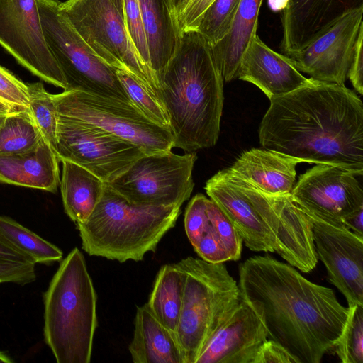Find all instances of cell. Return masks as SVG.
Masks as SVG:
<instances>
[{
  "label": "cell",
  "instance_id": "obj_1",
  "mask_svg": "<svg viewBox=\"0 0 363 363\" xmlns=\"http://www.w3.org/2000/svg\"><path fill=\"white\" fill-rule=\"evenodd\" d=\"M241 298L262 320L270 340L299 363H319L333 349L349 317L334 291L269 256L240 264Z\"/></svg>",
  "mask_w": 363,
  "mask_h": 363
},
{
  "label": "cell",
  "instance_id": "obj_2",
  "mask_svg": "<svg viewBox=\"0 0 363 363\" xmlns=\"http://www.w3.org/2000/svg\"><path fill=\"white\" fill-rule=\"evenodd\" d=\"M269 101L259 128L263 148L363 174V104L354 91L312 79Z\"/></svg>",
  "mask_w": 363,
  "mask_h": 363
},
{
  "label": "cell",
  "instance_id": "obj_3",
  "mask_svg": "<svg viewBox=\"0 0 363 363\" xmlns=\"http://www.w3.org/2000/svg\"><path fill=\"white\" fill-rule=\"evenodd\" d=\"M223 80L213 45L196 30L182 31L159 80L158 96L169 116L174 147L192 152L216 144Z\"/></svg>",
  "mask_w": 363,
  "mask_h": 363
},
{
  "label": "cell",
  "instance_id": "obj_4",
  "mask_svg": "<svg viewBox=\"0 0 363 363\" xmlns=\"http://www.w3.org/2000/svg\"><path fill=\"white\" fill-rule=\"evenodd\" d=\"M181 206H140L130 203L105 184L90 216L77 223L83 250L91 256L125 262L142 261L155 252L174 227Z\"/></svg>",
  "mask_w": 363,
  "mask_h": 363
},
{
  "label": "cell",
  "instance_id": "obj_5",
  "mask_svg": "<svg viewBox=\"0 0 363 363\" xmlns=\"http://www.w3.org/2000/svg\"><path fill=\"white\" fill-rule=\"evenodd\" d=\"M96 294L84 257L74 248L44 294V340L57 363H89L97 327Z\"/></svg>",
  "mask_w": 363,
  "mask_h": 363
},
{
  "label": "cell",
  "instance_id": "obj_6",
  "mask_svg": "<svg viewBox=\"0 0 363 363\" xmlns=\"http://www.w3.org/2000/svg\"><path fill=\"white\" fill-rule=\"evenodd\" d=\"M177 264L185 273V286L175 335L184 363H195L241 296L237 282L223 263L188 257Z\"/></svg>",
  "mask_w": 363,
  "mask_h": 363
},
{
  "label": "cell",
  "instance_id": "obj_7",
  "mask_svg": "<svg viewBox=\"0 0 363 363\" xmlns=\"http://www.w3.org/2000/svg\"><path fill=\"white\" fill-rule=\"evenodd\" d=\"M59 9L99 59L135 76L158 95L157 78L130 38L123 0H67Z\"/></svg>",
  "mask_w": 363,
  "mask_h": 363
},
{
  "label": "cell",
  "instance_id": "obj_8",
  "mask_svg": "<svg viewBox=\"0 0 363 363\" xmlns=\"http://www.w3.org/2000/svg\"><path fill=\"white\" fill-rule=\"evenodd\" d=\"M45 41L68 84L79 90L133 104L116 69L104 63L80 37L59 9L58 0H37Z\"/></svg>",
  "mask_w": 363,
  "mask_h": 363
},
{
  "label": "cell",
  "instance_id": "obj_9",
  "mask_svg": "<svg viewBox=\"0 0 363 363\" xmlns=\"http://www.w3.org/2000/svg\"><path fill=\"white\" fill-rule=\"evenodd\" d=\"M58 115L83 121L139 146L146 155L170 151V130L149 120L134 105L79 90L52 94Z\"/></svg>",
  "mask_w": 363,
  "mask_h": 363
},
{
  "label": "cell",
  "instance_id": "obj_10",
  "mask_svg": "<svg viewBox=\"0 0 363 363\" xmlns=\"http://www.w3.org/2000/svg\"><path fill=\"white\" fill-rule=\"evenodd\" d=\"M195 152L171 150L145 155L111 182L105 183L128 201L140 206H182L194 187Z\"/></svg>",
  "mask_w": 363,
  "mask_h": 363
},
{
  "label": "cell",
  "instance_id": "obj_11",
  "mask_svg": "<svg viewBox=\"0 0 363 363\" xmlns=\"http://www.w3.org/2000/svg\"><path fill=\"white\" fill-rule=\"evenodd\" d=\"M146 155L137 145L94 125L58 115L56 155L108 183Z\"/></svg>",
  "mask_w": 363,
  "mask_h": 363
},
{
  "label": "cell",
  "instance_id": "obj_12",
  "mask_svg": "<svg viewBox=\"0 0 363 363\" xmlns=\"http://www.w3.org/2000/svg\"><path fill=\"white\" fill-rule=\"evenodd\" d=\"M228 175L242 189L271 232L274 252L303 272L313 269L318 262L308 215L291 194L270 195L234 176Z\"/></svg>",
  "mask_w": 363,
  "mask_h": 363
},
{
  "label": "cell",
  "instance_id": "obj_13",
  "mask_svg": "<svg viewBox=\"0 0 363 363\" xmlns=\"http://www.w3.org/2000/svg\"><path fill=\"white\" fill-rule=\"evenodd\" d=\"M0 45L33 74L69 89L45 41L37 0H0Z\"/></svg>",
  "mask_w": 363,
  "mask_h": 363
},
{
  "label": "cell",
  "instance_id": "obj_14",
  "mask_svg": "<svg viewBox=\"0 0 363 363\" xmlns=\"http://www.w3.org/2000/svg\"><path fill=\"white\" fill-rule=\"evenodd\" d=\"M362 177L330 164H316L299 176L291 198L304 211L340 227L363 208Z\"/></svg>",
  "mask_w": 363,
  "mask_h": 363
},
{
  "label": "cell",
  "instance_id": "obj_15",
  "mask_svg": "<svg viewBox=\"0 0 363 363\" xmlns=\"http://www.w3.org/2000/svg\"><path fill=\"white\" fill-rule=\"evenodd\" d=\"M363 6L328 26L304 48L289 57L297 69L323 82L344 85L355 43L363 28Z\"/></svg>",
  "mask_w": 363,
  "mask_h": 363
},
{
  "label": "cell",
  "instance_id": "obj_16",
  "mask_svg": "<svg viewBox=\"0 0 363 363\" xmlns=\"http://www.w3.org/2000/svg\"><path fill=\"white\" fill-rule=\"evenodd\" d=\"M306 213L311 222L317 258L325 266L330 281L348 306H363V236Z\"/></svg>",
  "mask_w": 363,
  "mask_h": 363
},
{
  "label": "cell",
  "instance_id": "obj_17",
  "mask_svg": "<svg viewBox=\"0 0 363 363\" xmlns=\"http://www.w3.org/2000/svg\"><path fill=\"white\" fill-rule=\"evenodd\" d=\"M267 338L259 317L241 298L218 327L195 363H252L257 350Z\"/></svg>",
  "mask_w": 363,
  "mask_h": 363
},
{
  "label": "cell",
  "instance_id": "obj_18",
  "mask_svg": "<svg viewBox=\"0 0 363 363\" xmlns=\"http://www.w3.org/2000/svg\"><path fill=\"white\" fill-rule=\"evenodd\" d=\"M236 78L257 86L269 100L296 90L311 82L291 58L267 45L256 35L246 48Z\"/></svg>",
  "mask_w": 363,
  "mask_h": 363
},
{
  "label": "cell",
  "instance_id": "obj_19",
  "mask_svg": "<svg viewBox=\"0 0 363 363\" xmlns=\"http://www.w3.org/2000/svg\"><path fill=\"white\" fill-rule=\"evenodd\" d=\"M362 6L363 0H287L281 11V50L292 56L343 14Z\"/></svg>",
  "mask_w": 363,
  "mask_h": 363
},
{
  "label": "cell",
  "instance_id": "obj_20",
  "mask_svg": "<svg viewBox=\"0 0 363 363\" xmlns=\"http://www.w3.org/2000/svg\"><path fill=\"white\" fill-rule=\"evenodd\" d=\"M204 189L231 220L247 247L255 252H274L270 230L225 169L211 177Z\"/></svg>",
  "mask_w": 363,
  "mask_h": 363
},
{
  "label": "cell",
  "instance_id": "obj_21",
  "mask_svg": "<svg viewBox=\"0 0 363 363\" xmlns=\"http://www.w3.org/2000/svg\"><path fill=\"white\" fill-rule=\"evenodd\" d=\"M303 162L265 148L243 152L228 168L238 178L270 195L291 194L296 184L298 164Z\"/></svg>",
  "mask_w": 363,
  "mask_h": 363
},
{
  "label": "cell",
  "instance_id": "obj_22",
  "mask_svg": "<svg viewBox=\"0 0 363 363\" xmlns=\"http://www.w3.org/2000/svg\"><path fill=\"white\" fill-rule=\"evenodd\" d=\"M60 182L59 160L44 140L28 152L0 155V182L55 193Z\"/></svg>",
  "mask_w": 363,
  "mask_h": 363
},
{
  "label": "cell",
  "instance_id": "obj_23",
  "mask_svg": "<svg viewBox=\"0 0 363 363\" xmlns=\"http://www.w3.org/2000/svg\"><path fill=\"white\" fill-rule=\"evenodd\" d=\"M147 38L150 67L158 82L174 56L181 29L172 0H138Z\"/></svg>",
  "mask_w": 363,
  "mask_h": 363
},
{
  "label": "cell",
  "instance_id": "obj_24",
  "mask_svg": "<svg viewBox=\"0 0 363 363\" xmlns=\"http://www.w3.org/2000/svg\"><path fill=\"white\" fill-rule=\"evenodd\" d=\"M128 350L134 363H184L176 335L156 319L146 303L137 307Z\"/></svg>",
  "mask_w": 363,
  "mask_h": 363
},
{
  "label": "cell",
  "instance_id": "obj_25",
  "mask_svg": "<svg viewBox=\"0 0 363 363\" xmlns=\"http://www.w3.org/2000/svg\"><path fill=\"white\" fill-rule=\"evenodd\" d=\"M263 0H240L230 28L226 35L213 45V52L223 79L236 78L242 56L257 35L258 17Z\"/></svg>",
  "mask_w": 363,
  "mask_h": 363
},
{
  "label": "cell",
  "instance_id": "obj_26",
  "mask_svg": "<svg viewBox=\"0 0 363 363\" xmlns=\"http://www.w3.org/2000/svg\"><path fill=\"white\" fill-rule=\"evenodd\" d=\"M60 191L65 212L74 223L86 220L99 202L105 183L85 168L62 160Z\"/></svg>",
  "mask_w": 363,
  "mask_h": 363
},
{
  "label": "cell",
  "instance_id": "obj_27",
  "mask_svg": "<svg viewBox=\"0 0 363 363\" xmlns=\"http://www.w3.org/2000/svg\"><path fill=\"white\" fill-rule=\"evenodd\" d=\"M185 286V273L176 264L162 266L146 303L152 315L168 330L176 333Z\"/></svg>",
  "mask_w": 363,
  "mask_h": 363
},
{
  "label": "cell",
  "instance_id": "obj_28",
  "mask_svg": "<svg viewBox=\"0 0 363 363\" xmlns=\"http://www.w3.org/2000/svg\"><path fill=\"white\" fill-rule=\"evenodd\" d=\"M0 235L33 262L60 261L62 252L14 220L0 216Z\"/></svg>",
  "mask_w": 363,
  "mask_h": 363
},
{
  "label": "cell",
  "instance_id": "obj_29",
  "mask_svg": "<svg viewBox=\"0 0 363 363\" xmlns=\"http://www.w3.org/2000/svg\"><path fill=\"white\" fill-rule=\"evenodd\" d=\"M44 140L29 110L10 114L0 128V155L23 153Z\"/></svg>",
  "mask_w": 363,
  "mask_h": 363
},
{
  "label": "cell",
  "instance_id": "obj_30",
  "mask_svg": "<svg viewBox=\"0 0 363 363\" xmlns=\"http://www.w3.org/2000/svg\"><path fill=\"white\" fill-rule=\"evenodd\" d=\"M116 74L133 105L152 122L170 130L167 110L158 95L135 76L120 69Z\"/></svg>",
  "mask_w": 363,
  "mask_h": 363
},
{
  "label": "cell",
  "instance_id": "obj_31",
  "mask_svg": "<svg viewBox=\"0 0 363 363\" xmlns=\"http://www.w3.org/2000/svg\"><path fill=\"white\" fill-rule=\"evenodd\" d=\"M29 109L44 141L56 153L58 113L53 100L41 82L27 84Z\"/></svg>",
  "mask_w": 363,
  "mask_h": 363
},
{
  "label": "cell",
  "instance_id": "obj_32",
  "mask_svg": "<svg viewBox=\"0 0 363 363\" xmlns=\"http://www.w3.org/2000/svg\"><path fill=\"white\" fill-rule=\"evenodd\" d=\"M240 0H213L200 17L194 30L212 45L229 31Z\"/></svg>",
  "mask_w": 363,
  "mask_h": 363
},
{
  "label": "cell",
  "instance_id": "obj_33",
  "mask_svg": "<svg viewBox=\"0 0 363 363\" xmlns=\"http://www.w3.org/2000/svg\"><path fill=\"white\" fill-rule=\"evenodd\" d=\"M348 307V319L334 348L341 362L363 363V306Z\"/></svg>",
  "mask_w": 363,
  "mask_h": 363
},
{
  "label": "cell",
  "instance_id": "obj_34",
  "mask_svg": "<svg viewBox=\"0 0 363 363\" xmlns=\"http://www.w3.org/2000/svg\"><path fill=\"white\" fill-rule=\"evenodd\" d=\"M210 222L223 243L230 260L240 258L242 240L223 211L211 199L207 201Z\"/></svg>",
  "mask_w": 363,
  "mask_h": 363
},
{
  "label": "cell",
  "instance_id": "obj_35",
  "mask_svg": "<svg viewBox=\"0 0 363 363\" xmlns=\"http://www.w3.org/2000/svg\"><path fill=\"white\" fill-rule=\"evenodd\" d=\"M208 198L196 194L189 202L184 216V228L192 246L202 238L211 225L207 212Z\"/></svg>",
  "mask_w": 363,
  "mask_h": 363
},
{
  "label": "cell",
  "instance_id": "obj_36",
  "mask_svg": "<svg viewBox=\"0 0 363 363\" xmlns=\"http://www.w3.org/2000/svg\"><path fill=\"white\" fill-rule=\"evenodd\" d=\"M123 2L130 38L140 58L151 69L148 45L138 0H123Z\"/></svg>",
  "mask_w": 363,
  "mask_h": 363
},
{
  "label": "cell",
  "instance_id": "obj_37",
  "mask_svg": "<svg viewBox=\"0 0 363 363\" xmlns=\"http://www.w3.org/2000/svg\"><path fill=\"white\" fill-rule=\"evenodd\" d=\"M0 101L18 110H29L27 84L0 65Z\"/></svg>",
  "mask_w": 363,
  "mask_h": 363
},
{
  "label": "cell",
  "instance_id": "obj_38",
  "mask_svg": "<svg viewBox=\"0 0 363 363\" xmlns=\"http://www.w3.org/2000/svg\"><path fill=\"white\" fill-rule=\"evenodd\" d=\"M35 263L11 260L0 256V284L11 282L20 285L35 280Z\"/></svg>",
  "mask_w": 363,
  "mask_h": 363
},
{
  "label": "cell",
  "instance_id": "obj_39",
  "mask_svg": "<svg viewBox=\"0 0 363 363\" xmlns=\"http://www.w3.org/2000/svg\"><path fill=\"white\" fill-rule=\"evenodd\" d=\"M201 259L211 263L230 260L228 255L211 223L202 238L193 246Z\"/></svg>",
  "mask_w": 363,
  "mask_h": 363
},
{
  "label": "cell",
  "instance_id": "obj_40",
  "mask_svg": "<svg viewBox=\"0 0 363 363\" xmlns=\"http://www.w3.org/2000/svg\"><path fill=\"white\" fill-rule=\"evenodd\" d=\"M252 363H299V361L276 341L267 340L257 350Z\"/></svg>",
  "mask_w": 363,
  "mask_h": 363
},
{
  "label": "cell",
  "instance_id": "obj_41",
  "mask_svg": "<svg viewBox=\"0 0 363 363\" xmlns=\"http://www.w3.org/2000/svg\"><path fill=\"white\" fill-rule=\"evenodd\" d=\"M347 77L354 89L363 94V28L359 30Z\"/></svg>",
  "mask_w": 363,
  "mask_h": 363
},
{
  "label": "cell",
  "instance_id": "obj_42",
  "mask_svg": "<svg viewBox=\"0 0 363 363\" xmlns=\"http://www.w3.org/2000/svg\"><path fill=\"white\" fill-rule=\"evenodd\" d=\"M213 0H190L178 17L181 31L194 30L198 21Z\"/></svg>",
  "mask_w": 363,
  "mask_h": 363
},
{
  "label": "cell",
  "instance_id": "obj_43",
  "mask_svg": "<svg viewBox=\"0 0 363 363\" xmlns=\"http://www.w3.org/2000/svg\"><path fill=\"white\" fill-rule=\"evenodd\" d=\"M0 256L5 258L23 262H33L26 255L19 251L17 248L13 247L5 238L0 235Z\"/></svg>",
  "mask_w": 363,
  "mask_h": 363
},
{
  "label": "cell",
  "instance_id": "obj_44",
  "mask_svg": "<svg viewBox=\"0 0 363 363\" xmlns=\"http://www.w3.org/2000/svg\"><path fill=\"white\" fill-rule=\"evenodd\" d=\"M363 208L347 216L342 221L343 225L347 229L363 236Z\"/></svg>",
  "mask_w": 363,
  "mask_h": 363
},
{
  "label": "cell",
  "instance_id": "obj_45",
  "mask_svg": "<svg viewBox=\"0 0 363 363\" xmlns=\"http://www.w3.org/2000/svg\"><path fill=\"white\" fill-rule=\"evenodd\" d=\"M21 110L13 108L0 101V128L8 116L12 113Z\"/></svg>",
  "mask_w": 363,
  "mask_h": 363
},
{
  "label": "cell",
  "instance_id": "obj_46",
  "mask_svg": "<svg viewBox=\"0 0 363 363\" xmlns=\"http://www.w3.org/2000/svg\"><path fill=\"white\" fill-rule=\"evenodd\" d=\"M190 0H172L177 17L182 13Z\"/></svg>",
  "mask_w": 363,
  "mask_h": 363
},
{
  "label": "cell",
  "instance_id": "obj_47",
  "mask_svg": "<svg viewBox=\"0 0 363 363\" xmlns=\"http://www.w3.org/2000/svg\"><path fill=\"white\" fill-rule=\"evenodd\" d=\"M13 360L5 352L0 351V363H13Z\"/></svg>",
  "mask_w": 363,
  "mask_h": 363
}]
</instances>
